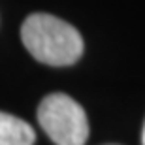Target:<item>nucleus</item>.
Wrapping results in <instances>:
<instances>
[{"mask_svg":"<svg viewBox=\"0 0 145 145\" xmlns=\"http://www.w3.org/2000/svg\"><path fill=\"white\" fill-rule=\"evenodd\" d=\"M36 134L23 119L0 111V145H34Z\"/></svg>","mask_w":145,"mask_h":145,"instance_id":"3","label":"nucleus"},{"mask_svg":"<svg viewBox=\"0 0 145 145\" xmlns=\"http://www.w3.org/2000/svg\"><path fill=\"white\" fill-rule=\"evenodd\" d=\"M21 40L36 60L70 66L83 55V38L70 23L49 13H32L21 27Z\"/></svg>","mask_w":145,"mask_h":145,"instance_id":"1","label":"nucleus"},{"mask_svg":"<svg viewBox=\"0 0 145 145\" xmlns=\"http://www.w3.org/2000/svg\"><path fill=\"white\" fill-rule=\"evenodd\" d=\"M38 121L55 145H85L89 121L79 104L62 92H53L42 100Z\"/></svg>","mask_w":145,"mask_h":145,"instance_id":"2","label":"nucleus"},{"mask_svg":"<svg viewBox=\"0 0 145 145\" xmlns=\"http://www.w3.org/2000/svg\"><path fill=\"white\" fill-rule=\"evenodd\" d=\"M141 141H143V145H145V124H143V134H141Z\"/></svg>","mask_w":145,"mask_h":145,"instance_id":"4","label":"nucleus"}]
</instances>
